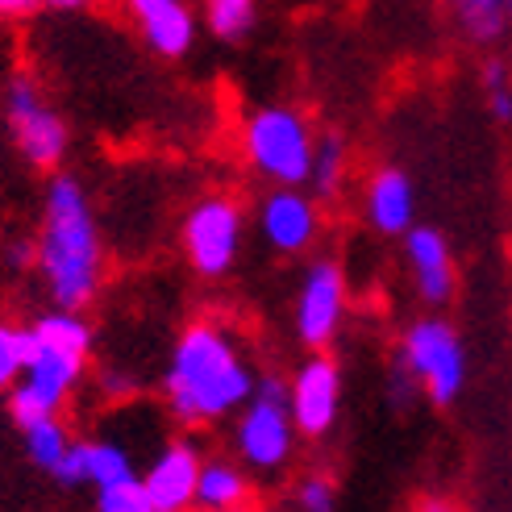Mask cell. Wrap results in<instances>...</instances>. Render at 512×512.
Segmentation results:
<instances>
[{"label":"cell","mask_w":512,"mask_h":512,"mask_svg":"<svg viewBox=\"0 0 512 512\" xmlns=\"http://www.w3.org/2000/svg\"><path fill=\"white\" fill-rule=\"evenodd\" d=\"M5 113H9V125H13V138L21 146V155L34 167H55L67 155V125L59 121V113L46 105L42 92L25 80V75L9 84Z\"/></svg>","instance_id":"8"},{"label":"cell","mask_w":512,"mask_h":512,"mask_svg":"<svg viewBox=\"0 0 512 512\" xmlns=\"http://www.w3.org/2000/svg\"><path fill=\"white\" fill-rule=\"evenodd\" d=\"M259 221H263V238L284 254H296L317 238V204L309 196H300L296 188L271 192L263 200Z\"/></svg>","instance_id":"13"},{"label":"cell","mask_w":512,"mask_h":512,"mask_svg":"<svg viewBox=\"0 0 512 512\" xmlns=\"http://www.w3.org/2000/svg\"><path fill=\"white\" fill-rule=\"evenodd\" d=\"M34 263L46 279L50 300L67 313H80L100 288V234L80 179L55 175L46 188L42 242Z\"/></svg>","instance_id":"1"},{"label":"cell","mask_w":512,"mask_h":512,"mask_svg":"<svg viewBox=\"0 0 512 512\" xmlns=\"http://www.w3.org/2000/svg\"><path fill=\"white\" fill-rule=\"evenodd\" d=\"M30 363V329L0 325V388H13Z\"/></svg>","instance_id":"23"},{"label":"cell","mask_w":512,"mask_h":512,"mask_svg":"<svg viewBox=\"0 0 512 512\" xmlns=\"http://www.w3.org/2000/svg\"><path fill=\"white\" fill-rule=\"evenodd\" d=\"M125 475H134L130 454H125L117 442H84V479L105 488V483H117Z\"/></svg>","instance_id":"20"},{"label":"cell","mask_w":512,"mask_h":512,"mask_svg":"<svg viewBox=\"0 0 512 512\" xmlns=\"http://www.w3.org/2000/svg\"><path fill=\"white\" fill-rule=\"evenodd\" d=\"M204 17H209V30L221 42H242L259 21V5L254 0H209Z\"/></svg>","instance_id":"19"},{"label":"cell","mask_w":512,"mask_h":512,"mask_svg":"<svg viewBox=\"0 0 512 512\" xmlns=\"http://www.w3.org/2000/svg\"><path fill=\"white\" fill-rule=\"evenodd\" d=\"M92 334L75 313H50L30 329V363L21 371V383L9 396V413L25 429L42 417H55L67 392L75 388L88 363Z\"/></svg>","instance_id":"3"},{"label":"cell","mask_w":512,"mask_h":512,"mask_svg":"<svg viewBox=\"0 0 512 512\" xmlns=\"http://www.w3.org/2000/svg\"><path fill=\"white\" fill-rule=\"evenodd\" d=\"M313 130L296 109L271 105L250 113L246 130H242V146L246 159L254 163V171H263L267 179H275L279 188H296L309 179L313 167Z\"/></svg>","instance_id":"4"},{"label":"cell","mask_w":512,"mask_h":512,"mask_svg":"<svg viewBox=\"0 0 512 512\" xmlns=\"http://www.w3.org/2000/svg\"><path fill=\"white\" fill-rule=\"evenodd\" d=\"M413 209H417V196H413V179L396 167H383L371 175L367 184V221L379 229V234H408L413 225Z\"/></svg>","instance_id":"14"},{"label":"cell","mask_w":512,"mask_h":512,"mask_svg":"<svg viewBox=\"0 0 512 512\" xmlns=\"http://www.w3.org/2000/svg\"><path fill=\"white\" fill-rule=\"evenodd\" d=\"M38 5H42V0H0V21H9V17H30Z\"/></svg>","instance_id":"27"},{"label":"cell","mask_w":512,"mask_h":512,"mask_svg":"<svg viewBox=\"0 0 512 512\" xmlns=\"http://www.w3.org/2000/svg\"><path fill=\"white\" fill-rule=\"evenodd\" d=\"M200 454L196 446L188 442H175L167 446L155 467L146 471L142 488L150 496V504H155V512H188L192 508V496H196V479H200Z\"/></svg>","instance_id":"11"},{"label":"cell","mask_w":512,"mask_h":512,"mask_svg":"<svg viewBox=\"0 0 512 512\" xmlns=\"http://www.w3.org/2000/svg\"><path fill=\"white\" fill-rule=\"evenodd\" d=\"M234 512H267V508H254V504H238Z\"/></svg>","instance_id":"31"},{"label":"cell","mask_w":512,"mask_h":512,"mask_svg":"<svg viewBox=\"0 0 512 512\" xmlns=\"http://www.w3.org/2000/svg\"><path fill=\"white\" fill-rule=\"evenodd\" d=\"M338 392H342V379H338L334 358L313 354L309 363L296 371L292 388H288L292 425L300 433H309V438L329 433V425H334V417H338Z\"/></svg>","instance_id":"10"},{"label":"cell","mask_w":512,"mask_h":512,"mask_svg":"<svg viewBox=\"0 0 512 512\" xmlns=\"http://www.w3.org/2000/svg\"><path fill=\"white\" fill-rule=\"evenodd\" d=\"M50 475H55L59 483H88V479H84V442L67 446V454L59 458L55 471H50Z\"/></svg>","instance_id":"26"},{"label":"cell","mask_w":512,"mask_h":512,"mask_svg":"<svg viewBox=\"0 0 512 512\" xmlns=\"http://www.w3.org/2000/svg\"><path fill=\"white\" fill-rule=\"evenodd\" d=\"M483 92H488V109L496 121H512V80H508V63L488 59L483 63Z\"/></svg>","instance_id":"24"},{"label":"cell","mask_w":512,"mask_h":512,"mask_svg":"<svg viewBox=\"0 0 512 512\" xmlns=\"http://www.w3.org/2000/svg\"><path fill=\"white\" fill-rule=\"evenodd\" d=\"M242 209L229 196H204L184 221V250L200 275H225L238 259Z\"/></svg>","instance_id":"7"},{"label":"cell","mask_w":512,"mask_h":512,"mask_svg":"<svg viewBox=\"0 0 512 512\" xmlns=\"http://www.w3.org/2000/svg\"><path fill=\"white\" fill-rule=\"evenodd\" d=\"M250 392L254 379L250 367L238 358L234 342L209 321L188 325L167 367L171 413L188 425H209L225 413H234L242 400H250Z\"/></svg>","instance_id":"2"},{"label":"cell","mask_w":512,"mask_h":512,"mask_svg":"<svg viewBox=\"0 0 512 512\" xmlns=\"http://www.w3.org/2000/svg\"><path fill=\"white\" fill-rule=\"evenodd\" d=\"M38 254V246H30V242H13V250H9V259H13V267H25Z\"/></svg>","instance_id":"28"},{"label":"cell","mask_w":512,"mask_h":512,"mask_svg":"<svg viewBox=\"0 0 512 512\" xmlns=\"http://www.w3.org/2000/svg\"><path fill=\"white\" fill-rule=\"evenodd\" d=\"M408 263L417 275V292L429 304H446L454 292V263H450V246L438 229H408Z\"/></svg>","instance_id":"15"},{"label":"cell","mask_w":512,"mask_h":512,"mask_svg":"<svg viewBox=\"0 0 512 512\" xmlns=\"http://www.w3.org/2000/svg\"><path fill=\"white\" fill-rule=\"evenodd\" d=\"M417 512H454V508H450L446 500H425V504H421Z\"/></svg>","instance_id":"30"},{"label":"cell","mask_w":512,"mask_h":512,"mask_svg":"<svg viewBox=\"0 0 512 512\" xmlns=\"http://www.w3.org/2000/svg\"><path fill=\"white\" fill-rule=\"evenodd\" d=\"M346 179V142L338 134H325L313 142V167H309V184L317 196H334Z\"/></svg>","instance_id":"18"},{"label":"cell","mask_w":512,"mask_h":512,"mask_svg":"<svg viewBox=\"0 0 512 512\" xmlns=\"http://www.w3.org/2000/svg\"><path fill=\"white\" fill-rule=\"evenodd\" d=\"M138 21V30L146 38V46L163 59H179L192 50L196 38V21L184 0H125Z\"/></svg>","instance_id":"12"},{"label":"cell","mask_w":512,"mask_h":512,"mask_svg":"<svg viewBox=\"0 0 512 512\" xmlns=\"http://www.w3.org/2000/svg\"><path fill=\"white\" fill-rule=\"evenodd\" d=\"M342 309H346V279L338 263H313L304 275V288L296 300V329L300 342L325 350L334 342L338 325H342Z\"/></svg>","instance_id":"9"},{"label":"cell","mask_w":512,"mask_h":512,"mask_svg":"<svg viewBox=\"0 0 512 512\" xmlns=\"http://www.w3.org/2000/svg\"><path fill=\"white\" fill-rule=\"evenodd\" d=\"M450 9L471 42H496L512 21V0H450Z\"/></svg>","instance_id":"17"},{"label":"cell","mask_w":512,"mask_h":512,"mask_svg":"<svg viewBox=\"0 0 512 512\" xmlns=\"http://www.w3.org/2000/svg\"><path fill=\"white\" fill-rule=\"evenodd\" d=\"M246 500H250V483H246V475L238 467H229V463H204L200 467L196 496H192L196 508H204V512H234Z\"/></svg>","instance_id":"16"},{"label":"cell","mask_w":512,"mask_h":512,"mask_svg":"<svg viewBox=\"0 0 512 512\" xmlns=\"http://www.w3.org/2000/svg\"><path fill=\"white\" fill-rule=\"evenodd\" d=\"M67 446H71V438L55 417H42L34 425H25V450H30V458L42 471H55V463L67 454Z\"/></svg>","instance_id":"21"},{"label":"cell","mask_w":512,"mask_h":512,"mask_svg":"<svg viewBox=\"0 0 512 512\" xmlns=\"http://www.w3.org/2000/svg\"><path fill=\"white\" fill-rule=\"evenodd\" d=\"M250 408L238 421V450L250 467L275 471L288 463L292 454V408H288V388L279 379H263L259 392H250Z\"/></svg>","instance_id":"5"},{"label":"cell","mask_w":512,"mask_h":512,"mask_svg":"<svg viewBox=\"0 0 512 512\" xmlns=\"http://www.w3.org/2000/svg\"><path fill=\"white\" fill-rule=\"evenodd\" d=\"M296 500H300L304 512H334V483L321 479V475H309L300 483Z\"/></svg>","instance_id":"25"},{"label":"cell","mask_w":512,"mask_h":512,"mask_svg":"<svg viewBox=\"0 0 512 512\" xmlns=\"http://www.w3.org/2000/svg\"><path fill=\"white\" fill-rule=\"evenodd\" d=\"M46 9H63V13H71V9H88L92 0H42Z\"/></svg>","instance_id":"29"},{"label":"cell","mask_w":512,"mask_h":512,"mask_svg":"<svg viewBox=\"0 0 512 512\" xmlns=\"http://www.w3.org/2000/svg\"><path fill=\"white\" fill-rule=\"evenodd\" d=\"M404 363L413 371L433 404H450L463 392V346L446 321H417L404 334Z\"/></svg>","instance_id":"6"},{"label":"cell","mask_w":512,"mask_h":512,"mask_svg":"<svg viewBox=\"0 0 512 512\" xmlns=\"http://www.w3.org/2000/svg\"><path fill=\"white\" fill-rule=\"evenodd\" d=\"M96 512H155V504H150L142 479L125 475L117 483H105L96 496Z\"/></svg>","instance_id":"22"}]
</instances>
